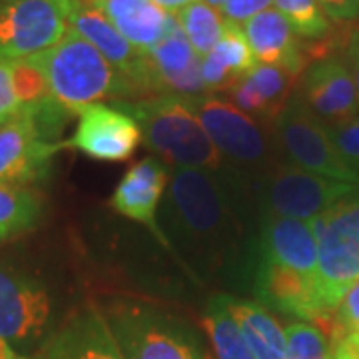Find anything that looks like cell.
<instances>
[{
    "instance_id": "ab89813d",
    "label": "cell",
    "mask_w": 359,
    "mask_h": 359,
    "mask_svg": "<svg viewBox=\"0 0 359 359\" xmlns=\"http://www.w3.org/2000/svg\"><path fill=\"white\" fill-rule=\"evenodd\" d=\"M205 2H210V4L216 6V8H222V6L226 4V0H205Z\"/></svg>"
},
{
    "instance_id": "8d00e7d4",
    "label": "cell",
    "mask_w": 359,
    "mask_h": 359,
    "mask_svg": "<svg viewBox=\"0 0 359 359\" xmlns=\"http://www.w3.org/2000/svg\"><path fill=\"white\" fill-rule=\"evenodd\" d=\"M334 359H359V337L355 334L341 335L334 344Z\"/></svg>"
},
{
    "instance_id": "9a60e30c",
    "label": "cell",
    "mask_w": 359,
    "mask_h": 359,
    "mask_svg": "<svg viewBox=\"0 0 359 359\" xmlns=\"http://www.w3.org/2000/svg\"><path fill=\"white\" fill-rule=\"evenodd\" d=\"M168 180H170V172L166 164L158 158L148 156L136 162L124 174V178L120 180L110 198V205L116 214L146 226V230L154 236L160 245L172 254L166 236L158 222Z\"/></svg>"
},
{
    "instance_id": "ffe728a7",
    "label": "cell",
    "mask_w": 359,
    "mask_h": 359,
    "mask_svg": "<svg viewBox=\"0 0 359 359\" xmlns=\"http://www.w3.org/2000/svg\"><path fill=\"white\" fill-rule=\"evenodd\" d=\"M297 76L269 65H256L244 78L233 82L226 94L230 102L262 124H276L294 94Z\"/></svg>"
},
{
    "instance_id": "cb8c5ba5",
    "label": "cell",
    "mask_w": 359,
    "mask_h": 359,
    "mask_svg": "<svg viewBox=\"0 0 359 359\" xmlns=\"http://www.w3.org/2000/svg\"><path fill=\"white\" fill-rule=\"evenodd\" d=\"M256 66L250 42L245 39L244 26L226 20L224 34L214 46V50L205 54L200 65L202 82L205 92H218L230 88L233 82L244 78Z\"/></svg>"
},
{
    "instance_id": "b9f144b4",
    "label": "cell",
    "mask_w": 359,
    "mask_h": 359,
    "mask_svg": "<svg viewBox=\"0 0 359 359\" xmlns=\"http://www.w3.org/2000/svg\"><path fill=\"white\" fill-rule=\"evenodd\" d=\"M18 359H28V358H26V355H20V358H18Z\"/></svg>"
},
{
    "instance_id": "2e32d148",
    "label": "cell",
    "mask_w": 359,
    "mask_h": 359,
    "mask_svg": "<svg viewBox=\"0 0 359 359\" xmlns=\"http://www.w3.org/2000/svg\"><path fill=\"white\" fill-rule=\"evenodd\" d=\"M297 94L325 124H337L359 114V98L351 72L341 56H325L309 65Z\"/></svg>"
},
{
    "instance_id": "e0dca14e",
    "label": "cell",
    "mask_w": 359,
    "mask_h": 359,
    "mask_svg": "<svg viewBox=\"0 0 359 359\" xmlns=\"http://www.w3.org/2000/svg\"><path fill=\"white\" fill-rule=\"evenodd\" d=\"M148 56H150L154 96L174 94L182 98H196L205 94L202 72H200L202 58L196 54L192 44L186 39L178 16L170 14L164 39L148 52Z\"/></svg>"
},
{
    "instance_id": "3957f363",
    "label": "cell",
    "mask_w": 359,
    "mask_h": 359,
    "mask_svg": "<svg viewBox=\"0 0 359 359\" xmlns=\"http://www.w3.org/2000/svg\"><path fill=\"white\" fill-rule=\"evenodd\" d=\"M26 60L44 74L52 100L70 114L106 98L138 100L128 80L72 28L62 42Z\"/></svg>"
},
{
    "instance_id": "52a82bcc",
    "label": "cell",
    "mask_w": 359,
    "mask_h": 359,
    "mask_svg": "<svg viewBox=\"0 0 359 359\" xmlns=\"http://www.w3.org/2000/svg\"><path fill=\"white\" fill-rule=\"evenodd\" d=\"M248 180L257 216H282L302 222L320 218L359 190L358 184L318 176L285 160L256 176L248 174Z\"/></svg>"
},
{
    "instance_id": "e575fe53",
    "label": "cell",
    "mask_w": 359,
    "mask_h": 359,
    "mask_svg": "<svg viewBox=\"0 0 359 359\" xmlns=\"http://www.w3.org/2000/svg\"><path fill=\"white\" fill-rule=\"evenodd\" d=\"M323 11L334 22H355L359 20V0H320Z\"/></svg>"
},
{
    "instance_id": "30bf717a",
    "label": "cell",
    "mask_w": 359,
    "mask_h": 359,
    "mask_svg": "<svg viewBox=\"0 0 359 359\" xmlns=\"http://www.w3.org/2000/svg\"><path fill=\"white\" fill-rule=\"evenodd\" d=\"M52 297L39 278L0 259V337L25 355L50 337Z\"/></svg>"
},
{
    "instance_id": "ac0fdd59",
    "label": "cell",
    "mask_w": 359,
    "mask_h": 359,
    "mask_svg": "<svg viewBox=\"0 0 359 359\" xmlns=\"http://www.w3.org/2000/svg\"><path fill=\"white\" fill-rule=\"evenodd\" d=\"M36 359H126L102 309L84 308L52 332Z\"/></svg>"
},
{
    "instance_id": "7bdbcfd3",
    "label": "cell",
    "mask_w": 359,
    "mask_h": 359,
    "mask_svg": "<svg viewBox=\"0 0 359 359\" xmlns=\"http://www.w3.org/2000/svg\"><path fill=\"white\" fill-rule=\"evenodd\" d=\"M355 335H358V337H359V332H358V334H355Z\"/></svg>"
},
{
    "instance_id": "603a6c76",
    "label": "cell",
    "mask_w": 359,
    "mask_h": 359,
    "mask_svg": "<svg viewBox=\"0 0 359 359\" xmlns=\"http://www.w3.org/2000/svg\"><path fill=\"white\" fill-rule=\"evenodd\" d=\"M224 308L230 311L240 332L256 359H283L285 355V330L256 299H245L233 294H218Z\"/></svg>"
},
{
    "instance_id": "7a4b0ae2",
    "label": "cell",
    "mask_w": 359,
    "mask_h": 359,
    "mask_svg": "<svg viewBox=\"0 0 359 359\" xmlns=\"http://www.w3.org/2000/svg\"><path fill=\"white\" fill-rule=\"evenodd\" d=\"M114 106L138 122L146 148L174 170L222 172L233 168L219 156L188 98L156 94L138 100H116Z\"/></svg>"
},
{
    "instance_id": "277c9868",
    "label": "cell",
    "mask_w": 359,
    "mask_h": 359,
    "mask_svg": "<svg viewBox=\"0 0 359 359\" xmlns=\"http://www.w3.org/2000/svg\"><path fill=\"white\" fill-rule=\"evenodd\" d=\"M70 112L54 100L22 108L0 126V184L36 188L50 178Z\"/></svg>"
},
{
    "instance_id": "5bb4252c",
    "label": "cell",
    "mask_w": 359,
    "mask_h": 359,
    "mask_svg": "<svg viewBox=\"0 0 359 359\" xmlns=\"http://www.w3.org/2000/svg\"><path fill=\"white\" fill-rule=\"evenodd\" d=\"M252 295L262 306L278 309L297 321L323 323L334 318V313H330L323 306L320 282L280 264L264 259L257 262Z\"/></svg>"
},
{
    "instance_id": "44dd1931",
    "label": "cell",
    "mask_w": 359,
    "mask_h": 359,
    "mask_svg": "<svg viewBox=\"0 0 359 359\" xmlns=\"http://www.w3.org/2000/svg\"><path fill=\"white\" fill-rule=\"evenodd\" d=\"M245 39L250 42L256 65L278 66L294 76L306 70V56L299 46V36L280 11L268 8L244 25Z\"/></svg>"
},
{
    "instance_id": "4dcf8cb0",
    "label": "cell",
    "mask_w": 359,
    "mask_h": 359,
    "mask_svg": "<svg viewBox=\"0 0 359 359\" xmlns=\"http://www.w3.org/2000/svg\"><path fill=\"white\" fill-rule=\"evenodd\" d=\"M327 130L337 152L344 156L349 166L359 172V114L337 124H327Z\"/></svg>"
},
{
    "instance_id": "1f68e13d",
    "label": "cell",
    "mask_w": 359,
    "mask_h": 359,
    "mask_svg": "<svg viewBox=\"0 0 359 359\" xmlns=\"http://www.w3.org/2000/svg\"><path fill=\"white\" fill-rule=\"evenodd\" d=\"M359 332V282L349 287L344 295L339 308L335 309V334L334 344L346 334H358Z\"/></svg>"
},
{
    "instance_id": "8fae6325",
    "label": "cell",
    "mask_w": 359,
    "mask_h": 359,
    "mask_svg": "<svg viewBox=\"0 0 359 359\" xmlns=\"http://www.w3.org/2000/svg\"><path fill=\"white\" fill-rule=\"evenodd\" d=\"M76 0H16L0 6V60L36 56L66 39Z\"/></svg>"
},
{
    "instance_id": "7c38bea8",
    "label": "cell",
    "mask_w": 359,
    "mask_h": 359,
    "mask_svg": "<svg viewBox=\"0 0 359 359\" xmlns=\"http://www.w3.org/2000/svg\"><path fill=\"white\" fill-rule=\"evenodd\" d=\"M78 124L66 148L98 162H126L140 146L138 122L116 106L92 104L78 112Z\"/></svg>"
},
{
    "instance_id": "484cf974",
    "label": "cell",
    "mask_w": 359,
    "mask_h": 359,
    "mask_svg": "<svg viewBox=\"0 0 359 359\" xmlns=\"http://www.w3.org/2000/svg\"><path fill=\"white\" fill-rule=\"evenodd\" d=\"M202 325L216 359H256L218 294L208 302L202 313Z\"/></svg>"
},
{
    "instance_id": "5b68a950",
    "label": "cell",
    "mask_w": 359,
    "mask_h": 359,
    "mask_svg": "<svg viewBox=\"0 0 359 359\" xmlns=\"http://www.w3.org/2000/svg\"><path fill=\"white\" fill-rule=\"evenodd\" d=\"M219 156L236 170L256 176L283 162L273 128L212 94L188 98Z\"/></svg>"
},
{
    "instance_id": "f546056e",
    "label": "cell",
    "mask_w": 359,
    "mask_h": 359,
    "mask_svg": "<svg viewBox=\"0 0 359 359\" xmlns=\"http://www.w3.org/2000/svg\"><path fill=\"white\" fill-rule=\"evenodd\" d=\"M13 82L16 98L22 108L39 106L50 100V90L44 74L28 60H14L13 62Z\"/></svg>"
},
{
    "instance_id": "ba28073f",
    "label": "cell",
    "mask_w": 359,
    "mask_h": 359,
    "mask_svg": "<svg viewBox=\"0 0 359 359\" xmlns=\"http://www.w3.org/2000/svg\"><path fill=\"white\" fill-rule=\"evenodd\" d=\"M309 226L318 240L321 299L335 313L349 287L359 282V190Z\"/></svg>"
},
{
    "instance_id": "f1b7e54d",
    "label": "cell",
    "mask_w": 359,
    "mask_h": 359,
    "mask_svg": "<svg viewBox=\"0 0 359 359\" xmlns=\"http://www.w3.org/2000/svg\"><path fill=\"white\" fill-rule=\"evenodd\" d=\"M283 359H334V344L320 325L295 320L285 325Z\"/></svg>"
},
{
    "instance_id": "83f0119b",
    "label": "cell",
    "mask_w": 359,
    "mask_h": 359,
    "mask_svg": "<svg viewBox=\"0 0 359 359\" xmlns=\"http://www.w3.org/2000/svg\"><path fill=\"white\" fill-rule=\"evenodd\" d=\"M273 8L285 16L299 39L320 40L332 30V20L320 0H273Z\"/></svg>"
},
{
    "instance_id": "9c48e42d",
    "label": "cell",
    "mask_w": 359,
    "mask_h": 359,
    "mask_svg": "<svg viewBox=\"0 0 359 359\" xmlns=\"http://www.w3.org/2000/svg\"><path fill=\"white\" fill-rule=\"evenodd\" d=\"M273 132L287 164L318 176L359 186V172L337 152L327 124L309 110L297 90L276 120Z\"/></svg>"
},
{
    "instance_id": "8992f818",
    "label": "cell",
    "mask_w": 359,
    "mask_h": 359,
    "mask_svg": "<svg viewBox=\"0 0 359 359\" xmlns=\"http://www.w3.org/2000/svg\"><path fill=\"white\" fill-rule=\"evenodd\" d=\"M102 313L126 359H205L188 325L158 306L118 299Z\"/></svg>"
},
{
    "instance_id": "4fadbf2b",
    "label": "cell",
    "mask_w": 359,
    "mask_h": 359,
    "mask_svg": "<svg viewBox=\"0 0 359 359\" xmlns=\"http://www.w3.org/2000/svg\"><path fill=\"white\" fill-rule=\"evenodd\" d=\"M70 28L86 39L114 66L122 76L134 86L138 98L154 96L152 92V70L148 52L136 50L124 39L116 26L106 18V14L96 6H86L76 0L74 11L70 14Z\"/></svg>"
},
{
    "instance_id": "d6986e66",
    "label": "cell",
    "mask_w": 359,
    "mask_h": 359,
    "mask_svg": "<svg viewBox=\"0 0 359 359\" xmlns=\"http://www.w3.org/2000/svg\"><path fill=\"white\" fill-rule=\"evenodd\" d=\"M257 256L264 262L280 264L320 282L318 240L309 222L282 216H259Z\"/></svg>"
},
{
    "instance_id": "7402d4cb",
    "label": "cell",
    "mask_w": 359,
    "mask_h": 359,
    "mask_svg": "<svg viewBox=\"0 0 359 359\" xmlns=\"http://www.w3.org/2000/svg\"><path fill=\"white\" fill-rule=\"evenodd\" d=\"M96 8L136 50L150 52L166 34L170 14L152 0H100Z\"/></svg>"
},
{
    "instance_id": "4316f807",
    "label": "cell",
    "mask_w": 359,
    "mask_h": 359,
    "mask_svg": "<svg viewBox=\"0 0 359 359\" xmlns=\"http://www.w3.org/2000/svg\"><path fill=\"white\" fill-rule=\"evenodd\" d=\"M176 16L186 39L200 58H204L205 54L214 50V46L218 44L226 28L224 14L205 0H192Z\"/></svg>"
},
{
    "instance_id": "836d02e7",
    "label": "cell",
    "mask_w": 359,
    "mask_h": 359,
    "mask_svg": "<svg viewBox=\"0 0 359 359\" xmlns=\"http://www.w3.org/2000/svg\"><path fill=\"white\" fill-rule=\"evenodd\" d=\"M273 0H226V4L219 8L226 20L236 22V25H245L259 13L271 8Z\"/></svg>"
},
{
    "instance_id": "6da1fadb",
    "label": "cell",
    "mask_w": 359,
    "mask_h": 359,
    "mask_svg": "<svg viewBox=\"0 0 359 359\" xmlns=\"http://www.w3.org/2000/svg\"><path fill=\"white\" fill-rule=\"evenodd\" d=\"M257 208L248 174L226 168L174 170L158 222L172 256L200 283L252 294L257 262Z\"/></svg>"
},
{
    "instance_id": "60d3db41",
    "label": "cell",
    "mask_w": 359,
    "mask_h": 359,
    "mask_svg": "<svg viewBox=\"0 0 359 359\" xmlns=\"http://www.w3.org/2000/svg\"><path fill=\"white\" fill-rule=\"evenodd\" d=\"M11 2H16V0H0V6L2 4H11Z\"/></svg>"
},
{
    "instance_id": "d4e9b609",
    "label": "cell",
    "mask_w": 359,
    "mask_h": 359,
    "mask_svg": "<svg viewBox=\"0 0 359 359\" xmlns=\"http://www.w3.org/2000/svg\"><path fill=\"white\" fill-rule=\"evenodd\" d=\"M46 214L39 188L0 184V245L39 230Z\"/></svg>"
},
{
    "instance_id": "74e56055",
    "label": "cell",
    "mask_w": 359,
    "mask_h": 359,
    "mask_svg": "<svg viewBox=\"0 0 359 359\" xmlns=\"http://www.w3.org/2000/svg\"><path fill=\"white\" fill-rule=\"evenodd\" d=\"M152 2L158 4L162 11H166L168 14H174V16H176V14H178L182 8H186L192 0H152Z\"/></svg>"
},
{
    "instance_id": "d590c367",
    "label": "cell",
    "mask_w": 359,
    "mask_h": 359,
    "mask_svg": "<svg viewBox=\"0 0 359 359\" xmlns=\"http://www.w3.org/2000/svg\"><path fill=\"white\" fill-rule=\"evenodd\" d=\"M347 68L351 72V78H353V84H355V90H358V98H359V26L353 28L349 32L346 42V48H344V56Z\"/></svg>"
},
{
    "instance_id": "d6a6232c",
    "label": "cell",
    "mask_w": 359,
    "mask_h": 359,
    "mask_svg": "<svg viewBox=\"0 0 359 359\" xmlns=\"http://www.w3.org/2000/svg\"><path fill=\"white\" fill-rule=\"evenodd\" d=\"M22 110L13 82V62L0 60V126Z\"/></svg>"
},
{
    "instance_id": "f35d334b",
    "label": "cell",
    "mask_w": 359,
    "mask_h": 359,
    "mask_svg": "<svg viewBox=\"0 0 359 359\" xmlns=\"http://www.w3.org/2000/svg\"><path fill=\"white\" fill-rule=\"evenodd\" d=\"M20 355L14 351V347L0 337V359H18Z\"/></svg>"
}]
</instances>
